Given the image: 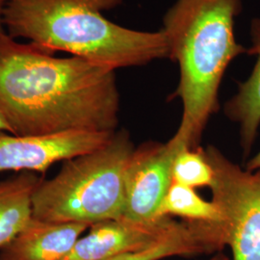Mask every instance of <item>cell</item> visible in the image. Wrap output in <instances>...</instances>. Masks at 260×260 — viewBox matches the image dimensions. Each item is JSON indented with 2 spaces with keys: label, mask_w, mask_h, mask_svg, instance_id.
I'll use <instances>...</instances> for the list:
<instances>
[{
  "label": "cell",
  "mask_w": 260,
  "mask_h": 260,
  "mask_svg": "<svg viewBox=\"0 0 260 260\" xmlns=\"http://www.w3.org/2000/svg\"><path fill=\"white\" fill-rule=\"evenodd\" d=\"M241 0H177L161 29L168 58L179 67L175 96L182 118L171 140L181 149H199L205 127L219 109V89L233 60L248 52L234 35Z\"/></svg>",
  "instance_id": "cell-2"
},
{
  "label": "cell",
  "mask_w": 260,
  "mask_h": 260,
  "mask_svg": "<svg viewBox=\"0 0 260 260\" xmlns=\"http://www.w3.org/2000/svg\"><path fill=\"white\" fill-rule=\"evenodd\" d=\"M7 0H0V36L5 33V24H4V14Z\"/></svg>",
  "instance_id": "cell-16"
},
{
  "label": "cell",
  "mask_w": 260,
  "mask_h": 260,
  "mask_svg": "<svg viewBox=\"0 0 260 260\" xmlns=\"http://www.w3.org/2000/svg\"><path fill=\"white\" fill-rule=\"evenodd\" d=\"M181 148L172 140L149 141L135 148L124 177L121 218L135 223L154 222L173 181V164ZM164 217V216H163Z\"/></svg>",
  "instance_id": "cell-6"
},
{
  "label": "cell",
  "mask_w": 260,
  "mask_h": 260,
  "mask_svg": "<svg viewBox=\"0 0 260 260\" xmlns=\"http://www.w3.org/2000/svg\"><path fill=\"white\" fill-rule=\"evenodd\" d=\"M0 132H7L10 134H13V131L11 129L9 124L6 122L1 115H0Z\"/></svg>",
  "instance_id": "cell-17"
},
{
  "label": "cell",
  "mask_w": 260,
  "mask_h": 260,
  "mask_svg": "<svg viewBox=\"0 0 260 260\" xmlns=\"http://www.w3.org/2000/svg\"><path fill=\"white\" fill-rule=\"evenodd\" d=\"M41 180L36 173L20 172L0 181V249L32 220V197Z\"/></svg>",
  "instance_id": "cell-12"
},
{
  "label": "cell",
  "mask_w": 260,
  "mask_h": 260,
  "mask_svg": "<svg viewBox=\"0 0 260 260\" xmlns=\"http://www.w3.org/2000/svg\"><path fill=\"white\" fill-rule=\"evenodd\" d=\"M89 228L84 223H53L33 217L0 249V260H62Z\"/></svg>",
  "instance_id": "cell-9"
},
{
  "label": "cell",
  "mask_w": 260,
  "mask_h": 260,
  "mask_svg": "<svg viewBox=\"0 0 260 260\" xmlns=\"http://www.w3.org/2000/svg\"><path fill=\"white\" fill-rule=\"evenodd\" d=\"M134 149L129 133L117 130L103 148L64 161L55 177L36 187L33 217L89 226L121 218L125 171Z\"/></svg>",
  "instance_id": "cell-4"
},
{
  "label": "cell",
  "mask_w": 260,
  "mask_h": 260,
  "mask_svg": "<svg viewBox=\"0 0 260 260\" xmlns=\"http://www.w3.org/2000/svg\"><path fill=\"white\" fill-rule=\"evenodd\" d=\"M116 131H69L44 136H18L0 132V173H45L57 162L103 148L111 141Z\"/></svg>",
  "instance_id": "cell-7"
},
{
  "label": "cell",
  "mask_w": 260,
  "mask_h": 260,
  "mask_svg": "<svg viewBox=\"0 0 260 260\" xmlns=\"http://www.w3.org/2000/svg\"><path fill=\"white\" fill-rule=\"evenodd\" d=\"M122 0H7L4 24L10 37L24 38L55 53L68 52L116 71L168 58L162 30L122 27L103 16Z\"/></svg>",
  "instance_id": "cell-3"
},
{
  "label": "cell",
  "mask_w": 260,
  "mask_h": 260,
  "mask_svg": "<svg viewBox=\"0 0 260 260\" xmlns=\"http://www.w3.org/2000/svg\"><path fill=\"white\" fill-rule=\"evenodd\" d=\"M178 223L169 216L150 223L119 218L93 223L62 260H106L139 251L161 240Z\"/></svg>",
  "instance_id": "cell-8"
},
{
  "label": "cell",
  "mask_w": 260,
  "mask_h": 260,
  "mask_svg": "<svg viewBox=\"0 0 260 260\" xmlns=\"http://www.w3.org/2000/svg\"><path fill=\"white\" fill-rule=\"evenodd\" d=\"M222 249V234L217 223L181 221L173 232L148 248L106 260H162L211 254Z\"/></svg>",
  "instance_id": "cell-10"
},
{
  "label": "cell",
  "mask_w": 260,
  "mask_h": 260,
  "mask_svg": "<svg viewBox=\"0 0 260 260\" xmlns=\"http://www.w3.org/2000/svg\"><path fill=\"white\" fill-rule=\"evenodd\" d=\"M209 260H231L230 257H228L225 254H223L222 251L217 252L214 256H212Z\"/></svg>",
  "instance_id": "cell-18"
},
{
  "label": "cell",
  "mask_w": 260,
  "mask_h": 260,
  "mask_svg": "<svg viewBox=\"0 0 260 260\" xmlns=\"http://www.w3.org/2000/svg\"><path fill=\"white\" fill-rule=\"evenodd\" d=\"M173 180L194 189H210L214 180L213 169L206 160L204 149L179 150L173 164Z\"/></svg>",
  "instance_id": "cell-14"
},
{
  "label": "cell",
  "mask_w": 260,
  "mask_h": 260,
  "mask_svg": "<svg viewBox=\"0 0 260 260\" xmlns=\"http://www.w3.org/2000/svg\"><path fill=\"white\" fill-rule=\"evenodd\" d=\"M119 113L115 71L0 36V115L14 135L114 132Z\"/></svg>",
  "instance_id": "cell-1"
},
{
  "label": "cell",
  "mask_w": 260,
  "mask_h": 260,
  "mask_svg": "<svg viewBox=\"0 0 260 260\" xmlns=\"http://www.w3.org/2000/svg\"><path fill=\"white\" fill-rule=\"evenodd\" d=\"M159 217L177 216L183 221L223 223L222 214L213 202L205 201L194 188L172 181L159 209Z\"/></svg>",
  "instance_id": "cell-13"
},
{
  "label": "cell",
  "mask_w": 260,
  "mask_h": 260,
  "mask_svg": "<svg viewBox=\"0 0 260 260\" xmlns=\"http://www.w3.org/2000/svg\"><path fill=\"white\" fill-rule=\"evenodd\" d=\"M245 169L250 172L260 170V150L254 156H252L251 159L247 161Z\"/></svg>",
  "instance_id": "cell-15"
},
{
  "label": "cell",
  "mask_w": 260,
  "mask_h": 260,
  "mask_svg": "<svg viewBox=\"0 0 260 260\" xmlns=\"http://www.w3.org/2000/svg\"><path fill=\"white\" fill-rule=\"evenodd\" d=\"M204 154L213 169L212 202L233 260H260V170H243L213 146Z\"/></svg>",
  "instance_id": "cell-5"
},
{
  "label": "cell",
  "mask_w": 260,
  "mask_h": 260,
  "mask_svg": "<svg viewBox=\"0 0 260 260\" xmlns=\"http://www.w3.org/2000/svg\"><path fill=\"white\" fill-rule=\"evenodd\" d=\"M251 47L249 55L256 56L250 76L238 85V90L224 107L225 116L239 127L240 145L244 156H249L260 126V19L251 23Z\"/></svg>",
  "instance_id": "cell-11"
}]
</instances>
